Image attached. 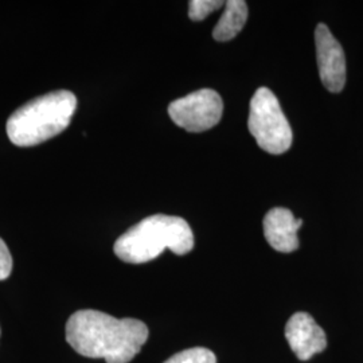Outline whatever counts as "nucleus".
<instances>
[{
    "mask_svg": "<svg viewBox=\"0 0 363 363\" xmlns=\"http://www.w3.org/2000/svg\"><path fill=\"white\" fill-rule=\"evenodd\" d=\"M142 320L116 319L96 310L74 312L66 323V340L79 355L106 363H128L148 339Z\"/></svg>",
    "mask_w": 363,
    "mask_h": 363,
    "instance_id": "obj_1",
    "label": "nucleus"
},
{
    "mask_svg": "<svg viewBox=\"0 0 363 363\" xmlns=\"http://www.w3.org/2000/svg\"><path fill=\"white\" fill-rule=\"evenodd\" d=\"M194 247V234L187 220L155 214L132 226L115 242V255L128 264H144L159 257L164 249L178 256Z\"/></svg>",
    "mask_w": 363,
    "mask_h": 363,
    "instance_id": "obj_2",
    "label": "nucleus"
},
{
    "mask_svg": "<svg viewBox=\"0 0 363 363\" xmlns=\"http://www.w3.org/2000/svg\"><path fill=\"white\" fill-rule=\"evenodd\" d=\"M77 109V97L69 91H50L16 109L7 121L9 139L18 147L48 142L67 128Z\"/></svg>",
    "mask_w": 363,
    "mask_h": 363,
    "instance_id": "obj_3",
    "label": "nucleus"
},
{
    "mask_svg": "<svg viewBox=\"0 0 363 363\" xmlns=\"http://www.w3.org/2000/svg\"><path fill=\"white\" fill-rule=\"evenodd\" d=\"M247 128L259 148L272 155H281L292 145V128L277 97L268 88H259L252 97Z\"/></svg>",
    "mask_w": 363,
    "mask_h": 363,
    "instance_id": "obj_4",
    "label": "nucleus"
},
{
    "mask_svg": "<svg viewBox=\"0 0 363 363\" xmlns=\"http://www.w3.org/2000/svg\"><path fill=\"white\" fill-rule=\"evenodd\" d=\"M223 112V101L213 89L193 91L169 105L171 120L187 132H205L216 127Z\"/></svg>",
    "mask_w": 363,
    "mask_h": 363,
    "instance_id": "obj_5",
    "label": "nucleus"
},
{
    "mask_svg": "<svg viewBox=\"0 0 363 363\" xmlns=\"http://www.w3.org/2000/svg\"><path fill=\"white\" fill-rule=\"evenodd\" d=\"M315 45L322 84L331 93L342 91L346 84V57L340 43L323 23L315 30Z\"/></svg>",
    "mask_w": 363,
    "mask_h": 363,
    "instance_id": "obj_6",
    "label": "nucleus"
},
{
    "mask_svg": "<svg viewBox=\"0 0 363 363\" xmlns=\"http://www.w3.org/2000/svg\"><path fill=\"white\" fill-rule=\"evenodd\" d=\"M286 337L291 350L300 361H308L327 347V337L310 313H294L286 325Z\"/></svg>",
    "mask_w": 363,
    "mask_h": 363,
    "instance_id": "obj_7",
    "label": "nucleus"
},
{
    "mask_svg": "<svg viewBox=\"0 0 363 363\" xmlns=\"http://www.w3.org/2000/svg\"><path fill=\"white\" fill-rule=\"evenodd\" d=\"M301 225L303 220H296L294 213L284 208L269 210L262 222L268 244L281 253H291L298 249V232Z\"/></svg>",
    "mask_w": 363,
    "mask_h": 363,
    "instance_id": "obj_8",
    "label": "nucleus"
},
{
    "mask_svg": "<svg viewBox=\"0 0 363 363\" xmlns=\"http://www.w3.org/2000/svg\"><path fill=\"white\" fill-rule=\"evenodd\" d=\"M247 4L244 0H229L225 3V11L213 30V38L218 42L233 39L245 26Z\"/></svg>",
    "mask_w": 363,
    "mask_h": 363,
    "instance_id": "obj_9",
    "label": "nucleus"
},
{
    "mask_svg": "<svg viewBox=\"0 0 363 363\" xmlns=\"http://www.w3.org/2000/svg\"><path fill=\"white\" fill-rule=\"evenodd\" d=\"M163 363H217V358L208 349L194 347L179 351Z\"/></svg>",
    "mask_w": 363,
    "mask_h": 363,
    "instance_id": "obj_10",
    "label": "nucleus"
},
{
    "mask_svg": "<svg viewBox=\"0 0 363 363\" xmlns=\"http://www.w3.org/2000/svg\"><path fill=\"white\" fill-rule=\"evenodd\" d=\"M220 7H225V3L220 0H191L189 3V16L194 22H201Z\"/></svg>",
    "mask_w": 363,
    "mask_h": 363,
    "instance_id": "obj_11",
    "label": "nucleus"
},
{
    "mask_svg": "<svg viewBox=\"0 0 363 363\" xmlns=\"http://www.w3.org/2000/svg\"><path fill=\"white\" fill-rule=\"evenodd\" d=\"M11 272H13V257L6 242L0 238V281L9 279Z\"/></svg>",
    "mask_w": 363,
    "mask_h": 363,
    "instance_id": "obj_12",
    "label": "nucleus"
}]
</instances>
